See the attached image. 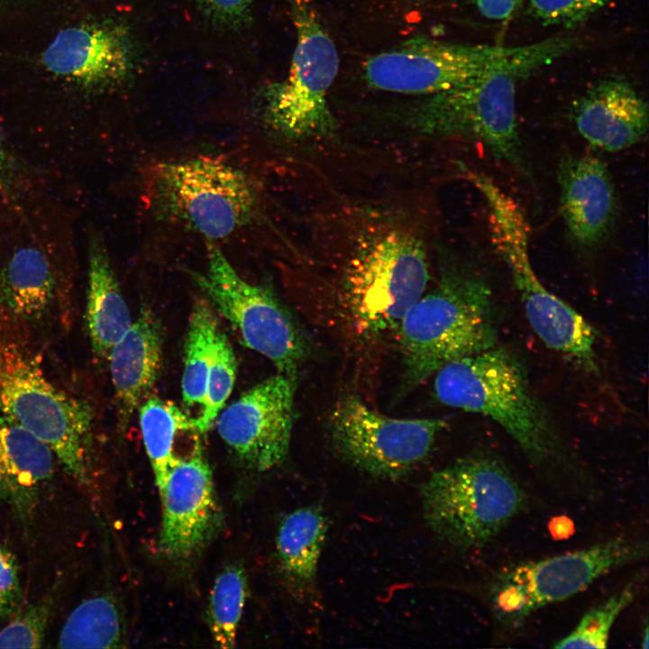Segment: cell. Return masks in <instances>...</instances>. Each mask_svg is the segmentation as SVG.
I'll return each mask as SVG.
<instances>
[{
    "mask_svg": "<svg viewBox=\"0 0 649 649\" xmlns=\"http://www.w3.org/2000/svg\"><path fill=\"white\" fill-rule=\"evenodd\" d=\"M434 375L441 403L494 420L547 478L571 471L546 410L511 352L494 346L452 361Z\"/></svg>",
    "mask_w": 649,
    "mask_h": 649,
    "instance_id": "1",
    "label": "cell"
},
{
    "mask_svg": "<svg viewBox=\"0 0 649 649\" xmlns=\"http://www.w3.org/2000/svg\"><path fill=\"white\" fill-rule=\"evenodd\" d=\"M491 290L469 267L452 266L407 312L397 329L408 388L456 359L496 346Z\"/></svg>",
    "mask_w": 649,
    "mask_h": 649,
    "instance_id": "2",
    "label": "cell"
},
{
    "mask_svg": "<svg viewBox=\"0 0 649 649\" xmlns=\"http://www.w3.org/2000/svg\"><path fill=\"white\" fill-rule=\"evenodd\" d=\"M571 38L500 47L443 42L415 37L379 53L365 64L368 83L380 90L432 95L495 70L519 78L562 57L575 45Z\"/></svg>",
    "mask_w": 649,
    "mask_h": 649,
    "instance_id": "3",
    "label": "cell"
},
{
    "mask_svg": "<svg viewBox=\"0 0 649 649\" xmlns=\"http://www.w3.org/2000/svg\"><path fill=\"white\" fill-rule=\"evenodd\" d=\"M0 409L45 442L74 478L87 481L92 409L46 378L38 356L2 311Z\"/></svg>",
    "mask_w": 649,
    "mask_h": 649,
    "instance_id": "4",
    "label": "cell"
},
{
    "mask_svg": "<svg viewBox=\"0 0 649 649\" xmlns=\"http://www.w3.org/2000/svg\"><path fill=\"white\" fill-rule=\"evenodd\" d=\"M467 179L485 198L492 244L510 271L535 333L547 347L597 372L598 332L537 278L529 258V225L519 204L483 173L471 171Z\"/></svg>",
    "mask_w": 649,
    "mask_h": 649,
    "instance_id": "5",
    "label": "cell"
},
{
    "mask_svg": "<svg viewBox=\"0 0 649 649\" xmlns=\"http://www.w3.org/2000/svg\"><path fill=\"white\" fill-rule=\"evenodd\" d=\"M421 497L432 531L463 550L489 544L526 505L525 493L510 472L482 454L434 471L423 484Z\"/></svg>",
    "mask_w": 649,
    "mask_h": 649,
    "instance_id": "6",
    "label": "cell"
},
{
    "mask_svg": "<svg viewBox=\"0 0 649 649\" xmlns=\"http://www.w3.org/2000/svg\"><path fill=\"white\" fill-rule=\"evenodd\" d=\"M150 206L160 220L220 240L251 223L259 204L250 177L225 159L199 155L151 166Z\"/></svg>",
    "mask_w": 649,
    "mask_h": 649,
    "instance_id": "7",
    "label": "cell"
},
{
    "mask_svg": "<svg viewBox=\"0 0 649 649\" xmlns=\"http://www.w3.org/2000/svg\"><path fill=\"white\" fill-rule=\"evenodd\" d=\"M516 74L495 70L428 95L410 107L405 122L434 137H461L483 143L492 157L527 174L516 114Z\"/></svg>",
    "mask_w": 649,
    "mask_h": 649,
    "instance_id": "8",
    "label": "cell"
},
{
    "mask_svg": "<svg viewBox=\"0 0 649 649\" xmlns=\"http://www.w3.org/2000/svg\"><path fill=\"white\" fill-rule=\"evenodd\" d=\"M428 277L424 247L410 233L394 230L368 242L343 280L346 307L359 334L369 338L397 331L425 293Z\"/></svg>",
    "mask_w": 649,
    "mask_h": 649,
    "instance_id": "9",
    "label": "cell"
},
{
    "mask_svg": "<svg viewBox=\"0 0 649 649\" xmlns=\"http://www.w3.org/2000/svg\"><path fill=\"white\" fill-rule=\"evenodd\" d=\"M206 246L207 268L188 270L193 281L244 346L268 358L279 373L296 378L306 346L290 313L268 287L243 279L214 241Z\"/></svg>",
    "mask_w": 649,
    "mask_h": 649,
    "instance_id": "10",
    "label": "cell"
},
{
    "mask_svg": "<svg viewBox=\"0 0 649 649\" xmlns=\"http://www.w3.org/2000/svg\"><path fill=\"white\" fill-rule=\"evenodd\" d=\"M289 3L297 43L288 78L268 94L267 119L288 137H330L335 122L326 96L338 73L337 49L311 0Z\"/></svg>",
    "mask_w": 649,
    "mask_h": 649,
    "instance_id": "11",
    "label": "cell"
},
{
    "mask_svg": "<svg viewBox=\"0 0 649 649\" xmlns=\"http://www.w3.org/2000/svg\"><path fill=\"white\" fill-rule=\"evenodd\" d=\"M646 554V543L616 537L514 566L498 578L494 588L498 617L507 625L518 626L535 610L573 597L599 577Z\"/></svg>",
    "mask_w": 649,
    "mask_h": 649,
    "instance_id": "12",
    "label": "cell"
},
{
    "mask_svg": "<svg viewBox=\"0 0 649 649\" xmlns=\"http://www.w3.org/2000/svg\"><path fill=\"white\" fill-rule=\"evenodd\" d=\"M446 425L441 418L387 416L354 396L343 398L331 416V435L340 454L381 479H397L424 461Z\"/></svg>",
    "mask_w": 649,
    "mask_h": 649,
    "instance_id": "13",
    "label": "cell"
},
{
    "mask_svg": "<svg viewBox=\"0 0 649 649\" xmlns=\"http://www.w3.org/2000/svg\"><path fill=\"white\" fill-rule=\"evenodd\" d=\"M296 378L279 373L256 384L217 416L222 440L259 471L280 464L289 450Z\"/></svg>",
    "mask_w": 649,
    "mask_h": 649,
    "instance_id": "14",
    "label": "cell"
},
{
    "mask_svg": "<svg viewBox=\"0 0 649 649\" xmlns=\"http://www.w3.org/2000/svg\"><path fill=\"white\" fill-rule=\"evenodd\" d=\"M159 492L160 550L171 559H186L208 541L219 521L213 474L201 448L177 461Z\"/></svg>",
    "mask_w": 649,
    "mask_h": 649,
    "instance_id": "15",
    "label": "cell"
},
{
    "mask_svg": "<svg viewBox=\"0 0 649 649\" xmlns=\"http://www.w3.org/2000/svg\"><path fill=\"white\" fill-rule=\"evenodd\" d=\"M45 68L58 78L84 87H103L123 79L131 50L122 28L85 23L60 31L45 50Z\"/></svg>",
    "mask_w": 649,
    "mask_h": 649,
    "instance_id": "16",
    "label": "cell"
},
{
    "mask_svg": "<svg viewBox=\"0 0 649 649\" xmlns=\"http://www.w3.org/2000/svg\"><path fill=\"white\" fill-rule=\"evenodd\" d=\"M560 210L571 237L588 249L602 244L617 217V196L610 173L599 159L565 155L558 165Z\"/></svg>",
    "mask_w": 649,
    "mask_h": 649,
    "instance_id": "17",
    "label": "cell"
},
{
    "mask_svg": "<svg viewBox=\"0 0 649 649\" xmlns=\"http://www.w3.org/2000/svg\"><path fill=\"white\" fill-rule=\"evenodd\" d=\"M573 122L593 147L614 152L640 142L648 130V106L628 81L601 80L573 106Z\"/></svg>",
    "mask_w": 649,
    "mask_h": 649,
    "instance_id": "18",
    "label": "cell"
},
{
    "mask_svg": "<svg viewBox=\"0 0 649 649\" xmlns=\"http://www.w3.org/2000/svg\"><path fill=\"white\" fill-rule=\"evenodd\" d=\"M161 339L158 318L150 309L143 308L109 353L107 360L121 430L150 397L159 378L162 363Z\"/></svg>",
    "mask_w": 649,
    "mask_h": 649,
    "instance_id": "19",
    "label": "cell"
},
{
    "mask_svg": "<svg viewBox=\"0 0 649 649\" xmlns=\"http://www.w3.org/2000/svg\"><path fill=\"white\" fill-rule=\"evenodd\" d=\"M54 452L33 433L0 414V485L14 507L28 514L53 471Z\"/></svg>",
    "mask_w": 649,
    "mask_h": 649,
    "instance_id": "20",
    "label": "cell"
},
{
    "mask_svg": "<svg viewBox=\"0 0 649 649\" xmlns=\"http://www.w3.org/2000/svg\"><path fill=\"white\" fill-rule=\"evenodd\" d=\"M86 318L93 352L106 360L133 324L106 249L96 236L88 250Z\"/></svg>",
    "mask_w": 649,
    "mask_h": 649,
    "instance_id": "21",
    "label": "cell"
},
{
    "mask_svg": "<svg viewBox=\"0 0 649 649\" xmlns=\"http://www.w3.org/2000/svg\"><path fill=\"white\" fill-rule=\"evenodd\" d=\"M54 292L50 262L38 248L19 249L0 270V305L15 317L40 319L49 310Z\"/></svg>",
    "mask_w": 649,
    "mask_h": 649,
    "instance_id": "22",
    "label": "cell"
},
{
    "mask_svg": "<svg viewBox=\"0 0 649 649\" xmlns=\"http://www.w3.org/2000/svg\"><path fill=\"white\" fill-rule=\"evenodd\" d=\"M327 534V521L315 506L297 508L281 521L276 538L281 569L298 589L312 590Z\"/></svg>",
    "mask_w": 649,
    "mask_h": 649,
    "instance_id": "23",
    "label": "cell"
},
{
    "mask_svg": "<svg viewBox=\"0 0 649 649\" xmlns=\"http://www.w3.org/2000/svg\"><path fill=\"white\" fill-rule=\"evenodd\" d=\"M138 411L144 447L160 490L179 459L176 452L178 439L200 432L193 419L171 401L148 397Z\"/></svg>",
    "mask_w": 649,
    "mask_h": 649,
    "instance_id": "24",
    "label": "cell"
},
{
    "mask_svg": "<svg viewBox=\"0 0 649 649\" xmlns=\"http://www.w3.org/2000/svg\"><path fill=\"white\" fill-rule=\"evenodd\" d=\"M218 325L213 306L205 299L196 301L188 319L181 380L186 413L189 411V416L192 410L197 411L193 422L205 407L212 344Z\"/></svg>",
    "mask_w": 649,
    "mask_h": 649,
    "instance_id": "25",
    "label": "cell"
},
{
    "mask_svg": "<svg viewBox=\"0 0 649 649\" xmlns=\"http://www.w3.org/2000/svg\"><path fill=\"white\" fill-rule=\"evenodd\" d=\"M123 617L114 599L101 595L84 600L60 631L59 648H115L123 642Z\"/></svg>",
    "mask_w": 649,
    "mask_h": 649,
    "instance_id": "26",
    "label": "cell"
},
{
    "mask_svg": "<svg viewBox=\"0 0 649 649\" xmlns=\"http://www.w3.org/2000/svg\"><path fill=\"white\" fill-rule=\"evenodd\" d=\"M247 578L243 569L230 565L220 572L209 599V626L217 647L236 644L239 623L247 598Z\"/></svg>",
    "mask_w": 649,
    "mask_h": 649,
    "instance_id": "27",
    "label": "cell"
},
{
    "mask_svg": "<svg viewBox=\"0 0 649 649\" xmlns=\"http://www.w3.org/2000/svg\"><path fill=\"white\" fill-rule=\"evenodd\" d=\"M236 371L233 349L227 335L218 325L212 344L205 407L200 416L194 421L201 434L212 427L226 403L235 383Z\"/></svg>",
    "mask_w": 649,
    "mask_h": 649,
    "instance_id": "28",
    "label": "cell"
},
{
    "mask_svg": "<svg viewBox=\"0 0 649 649\" xmlns=\"http://www.w3.org/2000/svg\"><path fill=\"white\" fill-rule=\"evenodd\" d=\"M635 585H626L607 600L588 611L577 626L553 647L562 648H605L610 630L620 613L635 599Z\"/></svg>",
    "mask_w": 649,
    "mask_h": 649,
    "instance_id": "29",
    "label": "cell"
},
{
    "mask_svg": "<svg viewBox=\"0 0 649 649\" xmlns=\"http://www.w3.org/2000/svg\"><path fill=\"white\" fill-rule=\"evenodd\" d=\"M50 608V599L27 607L0 630V648H41Z\"/></svg>",
    "mask_w": 649,
    "mask_h": 649,
    "instance_id": "30",
    "label": "cell"
},
{
    "mask_svg": "<svg viewBox=\"0 0 649 649\" xmlns=\"http://www.w3.org/2000/svg\"><path fill=\"white\" fill-rule=\"evenodd\" d=\"M531 14L544 25L573 26L612 0H526Z\"/></svg>",
    "mask_w": 649,
    "mask_h": 649,
    "instance_id": "31",
    "label": "cell"
},
{
    "mask_svg": "<svg viewBox=\"0 0 649 649\" xmlns=\"http://www.w3.org/2000/svg\"><path fill=\"white\" fill-rule=\"evenodd\" d=\"M21 597L17 564L13 554L0 544V618L16 609Z\"/></svg>",
    "mask_w": 649,
    "mask_h": 649,
    "instance_id": "32",
    "label": "cell"
},
{
    "mask_svg": "<svg viewBox=\"0 0 649 649\" xmlns=\"http://www.w3.org/2000/svg\"><path fill=\"white\" fill-rule=\"evenodd\" d=\"M252 0H204L210 17L223 25H235L248 14Z\"/></svg>",
    "mask_w": 649,
    "mask_h": 649,
    "instance_id": "33",
    "label": "cell"
},
{
    "mask_svg": "<svg viewBox=\"0 0 649 649\" xmlns=\"http://www.w3.org/2000/svg\"><path fill=\"white\" fill-rule=\"evenodd\" d=\"M526 0H474L479 13L491 21H506L511 18Z\"/></svg>",
    "mask_w": 649,
    "mask_h": 649,
    "instance_id": "34",
    "label": "cell"
},
{
    "mask_svg": "<svg viewBox=\"0 0 649 649\" xmlns=\"http://www.w3.org/2000/svg\"><path fill=\"white\" fill-rule=\"evenodd\" d=\"M8 166V153L4 141V137L0 131V175H2Z\"/></svg>",
    "mask_w": 649,
    "mask_h": 649,
    "instance_id": "35",
    "label": "cell"
}]
</instances>
